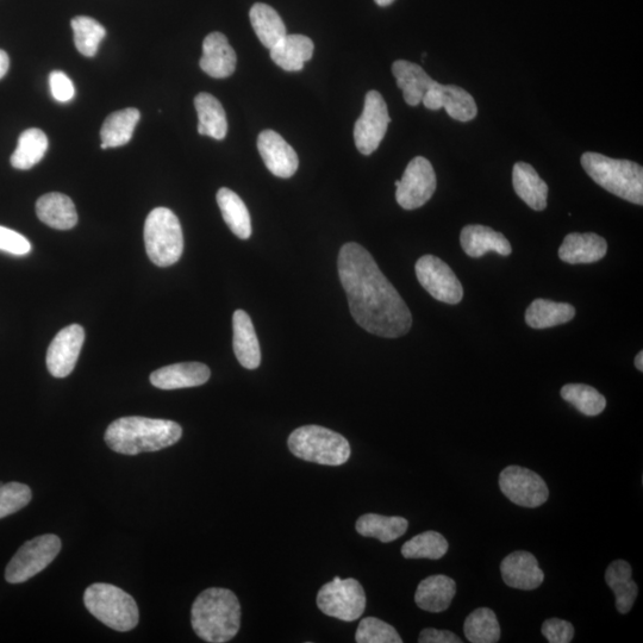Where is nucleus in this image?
<instances>
[{
    "instance_id": "obj_1",
    "label": "nucleus",
    "mask_w": 643,
    "mask_h": 643,
    "mask_svg": "<svg viewBox=\"0 0 643 643\" xmlns=\"http://www.w3.org/2000/svg\"><path fill=\"white\" fill-rule=\"evenodd\" d=\"M337 268L349 309L361 328L387 339L410 332L412 316L408 305L367 249L355 242L346 243Z\"/></svg>"
},
{
    "instance_id": "obj_2",
    "label": "nucleus",
    "mask_w": 643,
    "mask_h": 643,
    "mask_svg": "<svg viewBox=\"0 0 643 643\" xmlns=\"http://www.w3.org/2000/svg\"><path fill=\"white\" fill-rule=\"evenodd\" d=\"M181 435L183 429L176 422L131 416L112 422L106 429L105 442L116 453L137 455L176 445Z\"/></svg>"
},
{
    "instance_id": "obj_3",
    "label": "nucleus",
    "mask_w": 643,
    "mask_h": 643,
    "mask_svg": "<svg viewBox=\"0 0 643 643\" xmlns=\"http://www.w3.org/2000/svg\"><path fill=\"white\" fill-rule=\"evenodd\" d=\"M191 623L206 642L224 643L235 638L241 626V605L233 591L205 590L192 605Z\"/></svg>"
},
{
    "instance_id": "obj_4",
    "label": "nucleus",
    "mask_w": 643,
    "mask_h": 643,
    "mask_svg": "<svg viewBox=\"0 0 643 643\" xmlns=\"http://www.w3.org/2000/svg\"><path fill=\"white\" fill-rule=\"evenodd\" d=\"M582 166L589 177L603 189L624 201L643 204V168L636 162L585 153Z\"/></svg>"
},
{
    "instance_id": "obj_5",
    "label": "nucleus",
    "mask_w": 643,
    "mask_h": 643,
    "mask_svg": "<svg viewBox=\"0 0 643 643\" xmlns=\"http://www.w3.org/2000/svg\"><path fill=\"white\" fill-rule=\"evenodd\" d=\"M295 457L326 466H341L351 458V445L345 436L321 426H304L287 441Z\"/></svg>"
},
{
    "instance_id": "obj_6",
    "label": "nucleus",
    "mask_w": 643,
    "mask_h": 643,
    "mask_svg": "<svg viewBox=\"0 0 643 643\" xmlns=\"http://www.w3.org/2000/svg\"><path fill=\"white\" fill-rule=\"evenodd\" d=\"M84 603L90 614L117 632H129L140 621L135 599L115 585L97 583L87 588Z\"/></svg>"
},
{
    "instance_id": "obj_7",
    "label": "nucleus",
    "mask_w": 643,
    "mask_h": 643,
    "mask_svg": "<svg viewBox=\"0 0 643 643\" xmlns=\"http://www.w3.org/2000/svg\"><path fill=\"white\" fill-rule=\"evenodd\" d=\"M145 243L148 257L156 266L168 267L180 260L184 251V235L172 210L156 208L148 215Z\"/></svg>"
},
{
    "instance_id": "obj_8",
    "label": "nucleus",
    "mask_w": 643,
    "mask_h": 643,
    "mask_svg": "<svg viewBox=\"0 0 643 643\" xmlns=\"http://www.w3.org/2000/svg\"><path fill=\"white\" fill-rule=\"evenodd\" d=\"M61 545V540L53 534L37 536L24 543L6 567V582L10 584L28 582L53 563L61 551Z\"/></svg>"
},
{
    "instance_id": "obj_9",
    "label": "nucleus",
    "mask_w": 643,
    "mask_h": 643,
    "mask_svg": "<svg viewBox=\"0 0 643 643\" xmlns=\"http://www.w3.org/2000/svg\"><path fill=\"white\" fill-rule=\"evenodd\" d=\"M317 605L327 616L354 622L364 614L366 593L358 580L335 577L318 592Z\"/></svg>"
},
{
    "instance_id": "obj_10",
    "label": "nucleus",
    "mask_w": 643,
    "mask_h": 643,
    "mask_svg": "<svg viewBox=\"0 0 643 643\" xmlns=\"http://www.w3.org/2000/svg\"><path fill=\"white\" fill-rule=\"evenodd\" d=\"M418 282L436 301L459 304L464 298V287L445 261L434 255H424L415 266Z\"/></svg>"
},
{
    "instance_id": "obj_11",
    "label": "nucleus",
    "mask_w": 643,
    "mask_h": 643,
    "mask_svg": "<svg viewBox=\"0 0 643 643\" xmlns=\"http://www.w3.org/2000/svg\"><path fill=\"white\" fill-rule=\"evenodd\" d=\"M391 118L384 98L378 91H368L364 110L354 127V141L364 155L376 152L382 143Z\"/></svg>"
},
{
    "instance_id": "obj_12",
    "label": "nucleus",
    "mask_w": 643,
    "mask_h": 643,
    "mask_svg": "<svg viewBox=\"0 0 643 643\" xmlns=\"http://www.w3.org/2000/svg\"><path fill=\"white\" fill-rule=\"evenodd\" d=\"M436 174L433 165L423 156H416L405 168L403 177L397 186V203L404 210L422 208L434 196L436 191Z\"/></svg>"
},
{
    "instance_id": "obj_13",
    "label": "nucleus",
    "mask_w": 643,
    "mask_h": 643,
    "mask_svg": "<svg viewBox=\"0 0 643 643\" xmlns=\"http://www.w3.org/2000/svg\"><path fill=\"white\" fill-rule=\"evenodd\" d=\"M499 488L510 502L524 508H539L549 497L545 480L521 466L505 467L499 476Z\"/></svg>"
},
{
    "instance_id": "obj_14",
    "label": "nucleus",
    "mask_w": 643,
    "mask_h": 643,
    "mask_svg": "<svg viewBox=\"0 0 643 643\" xmlns=\"http://www.w3.org/2000/svg\"><path fill=\"white\" fill-rule=\"evenodd\" d=\"M85 332L79 324H72L54 337L47 352V367L55 378H66L73 372L83 348Z\"/></svg>"
},
{
    "instance_id": "obj_15",
    "label": "nucleus",
    "mask_w": 643,
    "mask_h": 643,
    "mask_svg": "<svg viewBox=\"0 0 643 643\" xmlns=\"http://www.w3.org/2000/svg\"><path fill=\"white\" fill-rule=\"evenodd\" d=\"M422 103L429 110L445 109L448 116L459 122H470L478 115L474 98L457 85H441L436 81L424 95Z\"/></svg>"
},
{
    "instance_id": "obj_16",
    "label": "nucleus",
    "mask_w": 643,
    "mask_h": 643,
    "mask_svg": "<svg viewBox=\"0 0 643 643\" xmlns=\"http://www.w3.org/2000/svg\"><path fill=\"white\" fill-rule=\"evenodd\" d=\"M258 149L268 171L274 176L289 179L298 170V155L276 131L265 130L258 137Z\"/></svg>"
},
{
    "instance_id": "obj_17",
    "label": "nucleus",
    "mask_w": 643,
    "mask_h": 643,
    "mask_svg": "<svg viewBox=\"0 0 643 643\" xmlns=\"http://www.w3.org/2000/svg\"><path fill=\"white\" fill-rule=\"evenodd\" d=\"M504 583L510 588L530 591L540 588L545 573L532 553L518 551L508 555L501 565Z\"/></svg>"
},
{
    "instance_id": "obj_18",
    "label": "nucleus",
    "mask_w": 643,
    "mask_h": 643,
    "mask_svg": "<svg viewBox=\"0 0 643 643\" xmlns=\"http://www.w3.org/2000/svg\"><path fill=\"white\" fill-rule=\"evenodd\" d=\"M210 376V368L201 362H183L154 371L151 383L160 390H179L204 385Z\"/></svg>"
},
{
    "instance_id": "obj_19",
    "label": "nucleus",
    "mask_w": 643,
    "mask_h": 643,
    "mask_svg": "<svg viewBox=\"0 0 643 643\" xmlns=\"http://www.w3.org/2000/svg\"><path fill=\"white\" fill-rule=\"evenodd\" d=\"M237 56L226 36L211 33L203 42V56L199 65L211 78L224 79L236 70Z\"/></svg>"
},
{
    "instance_id": "obj_20",
    "label": "nucleus",
    "mask_w": 643,
    "mask_h": 643,
    "mask_svg": "<svg viewBox=\"0 0 643 643\" xmlns=\"http://www.w3.org/2000/svg\"><path fill=\"white\" fill-rule=\"evenodd\" d=\"M460 243L464 252L471 258H482L489 252H496L502 257H509L513 253V247L507 237L479 224L461 230Z\"/></svg>"
},
{
    "instance_id": "obj_21",
    "label": "nucleus",
    "mask_w": 643,
    "mask_h": 643,
    "mask_svg": "<svg viewBox=\"0 0 643 643\" xmlns=\"http://www.w3.org/2000/svg\"><path fill=\"white\" fill-rule=\"evenodd\" d=\"M608 252V243L597 234L572 233L565 237L559 248V258L567 264H593Z\"/></svg>"
},
{
    "instance_id": "obj_22",
    "label": "nucleus",
    "mask_w": 643,
    "mask_h": 643,
    "mask_svg": "<svg viewBox=\"0 0 643 643\" xmlns=\"http://www.w3.org/2000/svg\"><path fill=\"white\" fill-rule=\"evenodd\" d=\"M233 329V346L237 360L247 370H255L260 366L261 349L253 322L246 311L234 312Z\"/></svg>"
},
{
    "instance_id": "obj_23",
    "label": "nucleus",
    "mask_w": 643,
    "mask_h": 643,
    "mask_svg": "<svg viewBox=\"0 0 643 643\" xmlns=\"http://www.w3.org/2000/svg\"><path fill=\"white\" fill-rule=\"evenodd\" d=\"M457 595V584L452 578L438 574L430 576L418 585L415 602L417 607L429 613H442L451 607Z\"/></svg>"
},
{
    "instance_id": "obj_24",
    "label": "nucleus",
    "mask_w": 643,
    "mask_h": 643,
    "mask_svg": "<svg viewBox=\"0 0 643 643\" xmlns=\"http://www.w3.org/2000/svg\"><path fill=\"white\" fill-rule=\"evenodd\" d=\"M392 73L397 86L403 91L405 103L410 106L421 104L424 95L436 83L420 65L410 61L393 62Z\"/></svg>"
},
{
    "instance_id": "obj_25",
    "label": "nucleus",
    "mask_w": 643,
    "mask_h": 643,
    "mask_svg": "<svg viewBox=\"0 0 643 643\" xmlns=\"http://www.w3.org/2000/svg\"><path fill=\"white\" fill-rule=\"evenodd\" d=\"M36 214L48 227L70 230L77 226L78 212L70 197L62 193H48L36 203Z\"/></svg>"
},
{
    "instance_id": "obj_26",
    "label": "nucleus",
    "mask_w": 643,
    "mask_h": 643,
    "mask_svg": "<svg viewBox=\"0 0 643 643\" xmlns=\"http://www.w3.org/2000/svg\"><path fill=\"white\" fill-rule=\"evenodd\" d=\"M513 184L517 196L535 211L547 208L548 186L538 172L527 162H517L513 170Z\"/></svg>"
},
{
    "instance_id": "obj_27",
    "label": "nucleus",
    "mask_w": 643,
    "mask_h": 643,
    "mask_svg": "<svg viewBox=\"0 0 643 643\" xmlns=\"http://www.w3.org/2000/svg\"><path fill=\"white\" fill-rule=\"evenodd\" d=\"M314 49V42L308 36L287 34L271 49V59L286 72L302 71L305 62L314 55Z\"/></svg>"
},
{
    "instance_id": "obj_28",
    "label": "nucleus",
    "mask_w": 643,
    "mask_h": 643,
    "mask_svg": "<svg viewBox=\"0 0 643 643\" xmlns=\"http://www.w3.org/2000/svg\"><path fill=\"white\" fill-rule=\"evenodd\" d=\"M605 582L614 591L616 608L620 614H628L638 597V585L632 579V566L624 560H616L605 572Z\"/></svg>"
},
{
    "instance_id": "obj_29",
    "label": "nucleus",
    "mask_w": 643,
    "mask_h": 643,
    "mask_svg": "<svg viewBox=\"0 0 643 643\" xmlns=\"http://www.w3.org/2000/svg\"><path fill=\"white\" fill-rule=\"evenodd\" d=\"M198 114V133L221 141L228 134L226 111L217 98L210 93H199L195 99Z\"/></svg>"
},
{
    "instance_id": "obj_30",
    "label": "nucleus",
    "mask_w": 643,
    "mask_h": 643,
    "mask_svg": "<svg viewBox=\"0 0 643 643\" xmlns=\"http://www.w3.org/2000/svg\"><path fill=\"white\" fill-rule=\"evenodd\" d=\"M217 203L224 222L233 234L241 240H248L252 236V220L242 199L234 191L223 187L217 192Z\"/></svg>"
},
{
    "instance_id": "obj_31",
    "label": "nucleus",
    "mask_w": 643,
    "mask_h": 643,
    "mask_svg": "<svg viewBox=\"0 0 643 643\" xmlns=\"http://www.w3.org/2000/svg\"><path fill=\"white\" fill-rule=\"evenodd\" d=\"M576 316V309L568 303L535 299L526 312V322L533 329H547L568 323Z\"/></svg>"
},
{
    "instance_id": "obj_32",
    "label": "nucleus",
    "mask_w": 643,
    "mask_h": 643,
    "mask_svg": "<svg viewBox=\"0 0 643 643\" xmlns=\"http://www.w3.org/2000/svg\"><path fill=\"white\" fill-rule=\"evenodd\" d=\"M140 116L139 110L128 108L118 110L106 117L101 130L102 149L127 145L133 137Z\"/></svg>"
},
{
    "instance_id": "obj_33",
    "label": "nucleus",
    "mask_w": 643,
    "mask_h": 643,
    "mask_svg": "<svg viewBox=\"0 0 643 643\" xmlns=\"http://www.w3.org/2000/svg\"><path fill=\"white\" fill-rule=\"evenodd\" d=\"M249 18L262 46L270 51L287 35L282 17L270 5L262 3L253 5Z\"/></svg>"
},
{
    "instance_id": "obj_34",
    "label": "nucleus",
    "mask_w": 643,
    "mask_h": 643,
    "mask_svg": "<svg viewBox=\"0 0 643 643\" xmlns=\"http://www.w3.org/2000/svg\"><path fill=\"white\" fill-rule=\"evenodd\" d=\"M409 528L408 520L399 516L366 514L357 521V532L365 538L389 543L401 538Z\"/></svg>"
},
{
    "instance_id": "obj_35",
    "label": "nucleus",
    "mask_w": 643,
    "mask_h": 643,
    "mask_svg": "<svg viewBox=\"0 0 643 643\" xmlns=\"http://www.w3.org/2000/svg\"><path fill=\"white\" fill-rule=\"evenodd\" d=\"M48 137L42 130L30 128L21 134L16 151L11 156V165L27 171L43 159L48 149Z\"/></svg>"
},
{
    "instance_id": "obj_36",
    "label": "nucleus",
    "mask_w": 643,
    "mask_h": 643,
    "mask_svg": "<svg viewBox=\"0 0 643 643\" xmlns=\"http://www.w3.org/2000/svg\"><path fill=\"white\" fill-rule=\"evenodd\" d=\"M464 629L466 639L472 643H496L501 639L497 616L489 608H479L468 615Z\"/></svg>"
},
{
    "instance_id": "obj_37",
    "label": "nucleus",
    "mask_w": 643,
    "mask_h": 643,
    "mask_svg": "<svg viewBox=\"0 0 643 643\" xmlns=\"http://www.w3.org/2000/svg\"><path fill=\"white\" fill-rule=\"evenodd\" d=\"M564 401L573 405L583 415L595 417L607 408V399L595 387L585 384H567L560 391Z\"/></svg>"
},
{
    "instance_id": "obj_38",
    "label": "nucleus",
    "mask_w": 643,
    "mask_h": 643,
    "mask_svg": "<svg viewBox=\"0 0 643 643\" xmlns=\"http://www.w3.org/2000/svg\"><path fill=\"white\" fill-rule=\"evenodd\" d=\"M448 541L438 532H426L415 536L402 547L405 559L439 560L448 552Z\"/></svg>"
},
{
    "instance_id": "obj_39",
    "label": "nucleus",
    "mask_w": 643,
    "mask_h": 643,
    "mask_svg": "<svg viewBox=\"0 0 643 643\" xmlns=\"http://www.w3.org/2000/svg\"><path fill=\"white\" fill-rule=\"evenodd\" d=\"M71 26L74 31V43H76L78 52L87 56V58L95 56L106 35V30L102 24L91 17L78 16L73 18Z\"/></svg>"
},
{
    "instance_id": "obj_40",
    "label": "nucleus",
    "mask_w": 643,
    "mask_h": 643,
    "mask_svg": "<svg viewBox=\"0 0 643 643\" xmlns=\"http://www.w3.org/2000/svg\"><path fill=\"white\" fill-rule=\"evenodd\" d=\"M355 641L358 643H402L397 630L376 617L364 618L359 624Z\"/></svg>"
},
{
    "instance_id": "obj_41",
    "label": "nucleus",
    "mask_w": 643,
    "mask_h": 643,
    "mask_svg": "<svg viewBox=\"0 0 643 643\" xmlns=\"http://www.w3.org/2000/svg\"><path fill=\"white\" fill-rule=\"evenodd\" d=\"M33 493L29 486L21 483H9L0 486V518L8 517L26 508Z\"/></svg>"
},
{
    "instance_id": "obj_42",
    "label": "nucleus",
    "mask_w": 643,
    "mask_h": 643,
    "mask_svg": "<svg viewBox=\"0 0 643 643\" xmlns=\"http://www.w3.org/2000/svg\"><path fill=\"white\" fill-rule=\"evenodd\" d=\"M541 632L551 643H568L574 638L572 623L560 618H549L543 622Z\"/></svg>"
},
{
    "instance_id": "obj_43",
    "label": "nucleus",
    "mask_w": 643,
    "mask_h": 643,
    "mask_svg": "<svg viewBox=\"0 0 643 643\" xmlns=\"http://www.w3.org/2000/svg\"><path fill=\"white\" fill-rule=\"evenodd\" d=\"M0 251L18 255H27L31 251L28 239L9 228L0 227Z\"/></svg>"
},
{
    "instance_id": "obj_44",
    "label": "nucleus",
    "mask_w": 643,
    "mask_h": 643,
    "mask_svg": "<svg viewBox=\"0 0 643 643\" xmlns=\"http://www.w3.org/2000/svg\"><path fill=\"white\" fill-rule=\"evenodd\" d=\"M49 86H51L52 96L56 102L68 103L76 96L72 80L64 72H52L49 76Z\"/></svg>"
},
{
    "instance_id": "obj_45",
    "label": "nucleus",
    "mask_w": 643,
    "mask_h": 643,
    "mask_svg": "<svg viewBox=\"0 0 643 643\" xmlns=\"http://www.w3.org/2000/svg\"><path fill=\"white\" fill-rule=\"evenodd\" d=\"M418 642L421 643H461L463 640L449 630L427 628L422 630Z\"/></svg>"
},
{
    "instance_id": "obj_46",
    "label": "nucleus",
    "mask_w": 643,
    "mask_h": 643,
    "mask_svg": "<svg viewBox=\"0 0 643 643\" xmlns=\"http://www.w3.org/2000/svg\"><path fill=\"white\" fill-rule=\"evenodd\" d=\"M10 67L9 55L0 49V79H3L8 73Z\"/></svg>"
},
{
    "instance_id": "obj_47",
    "label": "nucleus",
    "mask_w": 643,
    "mask_h": 643,
    "mask_svg": "<svg viewBox=\"0 0 643 643\" xmlns=\"http://www.w3.org/2000/svg\"><path fill=\"white\" fill-rule=\"evenodd\" d=\"M635 367L638 368L640 372H643V352H640L638 355H636Z\"/></svg>"
},
{
    "instance_id": "obj_48",
    "label": "nucleus",
    "mask_w": 643,
    "mask_h": 643,
    "mask_svg": "<svg viewBox=\"0 0 643 643\" xmlns=\"http://www.w3.org/2000/svg\"><path fill=\"white\" fill-rule=\"evenodd\" d=\"M374 2H376L379 6H389L393 2H395V0H374Z\"/></svg>"
},
{
    "instance_id": "obj_49",
    "label": "nucleus",
    "mask_w": 643,
    "mask_h": 643,
    "mask_svg": "<svg viewBox=\"0 0 643 643\" xmlns=\"http://www.w3.org/2000/svg\"><path fill=\"white\" fill-rule=\"evenodd\" d=\"M3 485H4V484H3L2 482H0V486H3Z\"/></svg>"
}]
</instances>
